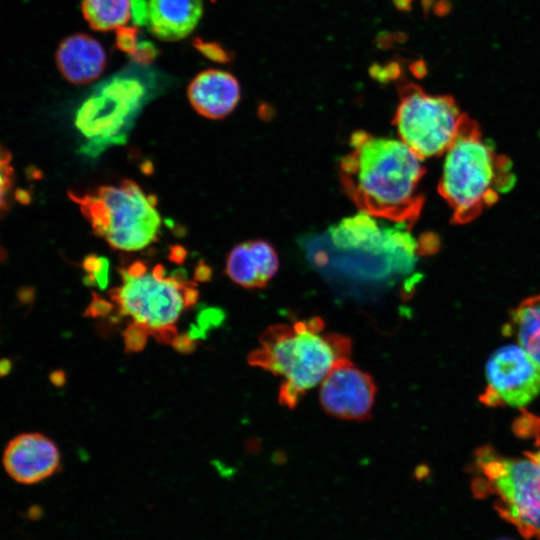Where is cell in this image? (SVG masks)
<instances>
[{
  "label": "cell",
  "mask_w": 540,
  "mask_h": 540,
  "mask_svg": "<svg viewBox=\"0 0 540 540\" xmlns=\"http://www.w3.org/2000/svg\"><path fill=\"white\" fill-rule=\"evenodd\" d=\"M188 99L200 115L208 119H222L237 106L240 100V86L230 73L208 69L199 73L190 82Z\"/></svg>",
  "instance_id": "12"
},
{
  "label": "cell",
  "mask_w": 540,
  "mask_h": 540,
  "mask_svg": "<svg viewBox=\"0 0 540 540\" xmlns=\"http://www.w3.org/2000/svg\"><path fill=\"white\" fill-rule=\"evenodd\" d=\"M202 13L201 0H149L148 27L157 38L176 41L193 31Z\"/></svg>",
  "instance_id": "15"
},
{
  "label": "cell",
  "mask_w": 540,
  "mask_h": 540,
  "mask_svg": "<svg viewBox=\"0 0 540 540\" xmlns=\"http://www.w3.org/2000/svg\"><path fill=\"white\" fill-rule=\"evenodd\" d=\"M68 195L80 206L93 232L112 248L137 251L157 239L161 219L156 198L145 194L133 180L101 186L91 193L70 191Z\"/></svg>",
  "instance_id": "6"
},
{
  "label": "cell",
  "mask_w": 540,
  "mask_h": 540,
  "mask_svg": "<svg viewBox=\"0 0 540 540\" xmlns=\"http://www.w3.org/2000/svg\"><path fill=\"white\" fill-rule=\"evenodd\" d=\"M501 540H507V539H501Z\"/></svg>",
  "instance_id": "37"
},
{
  "label": "cell",
  "mask_w": 540,
  "mask_h": 540,
  "mask_svg": "<svg viewBox=\"0 0 540 540\" xmlns=\"http://www.w3.org/2000/svg\"><path fill=\"white\" fill-rule=\"evenodd\" d=\"M172 346L181 353H189L195 350L196 344L195 341L188 336V334H183L176 336L172 342Z\"/></svg>",
  "instance_id": "27"
},
{
  "label": "cell",
  "mask_w": 540,
  "mask_h": 540,
  "mask_svg": "<svg viewBox=\"0 0 540 540\" xmlns=\"http://www.w3.org/2000/svg\"><path fill=\"white\" fill-rule=\"evenodd\" d=\"M130 17L135 26L148 24L149 20V1L130 0Z\"/></svg>",
  "instance_id": "25"
},
{
  "label": "cell",
  "mask_w": 540,
  "mask_h": 540,
  "mask_svg": "<svg viewBox=\"0 0 540 540\" xmlns=\"http://www.w3.org/2000/svg\"><path fill=\"white\" fill-rule=\"evenodd\" d=\"M422 160L400 139L357 132L341 160L342 184L361 211L398 223L413 221L423 197Z\"/></svg>",
  "instance_id": "1"
},
{
  "label": "cell",
  "mask_w": 540,
  "mask_h": 540,
  "mask_svg": "<svg viewBox=\"0 0 540 540\" xmlns=\"http://www.w3.org/2000/svg\"><path fill=\"white\" fill-rule=\"evenodd\" d=\"M114 305L109 303L106 299L93 293V299L88 308L85 311V316L89 317H103L108 315L113 309Z\"/></svg>",
  "instance_id": "26"
},
{
  "label": "cell",
  "mask_w": 540,
  "mask_h": 540,
  "mask_svg": "<svg viewBox=\"0 0 540 540\" xmlns=\"http://www.w3.org/2000/svg\"><path fill=\"white\" fill-rule=\"evenodd\" d=\"M56 64L62 76L74 84L96 80L106 66L102 45L86 34L66 37L56 51Z\"/></svg>",
  "instance_id": "14"
},
{
  "label": "cell",
  "mask_w": 540,
  "mask_h": 540,
  "mask_svg": "<svg viewBox=\"0 0 540 540\" xmlns=\"http://www.w3.org/2000/svg\"><path fill=\"white\" fill-rule=\"evenodd\" d=\"M485 379L480 401L486 406L521 408L540 393V370L518 344L494 351L485 366Z\"/></svg>",
  "instance_id": "9"
},
{
  "label": "cell",
  "mask_w": 540,
  "mask_h": 540,
  "mask_svg": "<svg viewBox=\"0 0 540 540\" xmlns=\"http://www.w3.org/2000/svg\"><path fill=\"white\" fill-rule=\"evenodd\" d=\"M399 96L393 120L399 139L421 159L444 154L468 121L454 99L414 83H402Z\"/></svg>",
  "instance_id": "7"
},
{
  "label": "cell",
  "mask_w": 540,
  "mask_h": 540,
  "mask_svg": "<svg viewBox=\"0 0 540 540\" xmlns=\"http://www.w3.org/2000/svg\"><path fill=\"white\" fill-rule=\"evenodd\" d=\"M81 7L85 20L97 31L117 29L130 18V0H82Z\"/></svg>",
  "instance_id": "17"
},
{
  "label": "cell",
  "mask_w": 540,
  "mask_h": 540,
  "mask_svg": "<svg viewBox=\"0 0 540 540\" xmlns=\"http://www.w3.org/2000/svg\"><path fill=\"white\" fill-rule=\"evenodd\" d=\"M394 42H396L395 33L389 32H380L375 39V43L380 49L390 48Z\"/></svg>",
  "instance_id": "29"
},
{
  "label": "cell",
  "mask_w": 540,
  "mask_h": 540,
  "mask_svg": "<svg viewBox=\"0 0 540 540\" xmlns=\"http://www.w3.org/2000/svg\"><path fill=\"white\" fill-rule=\"evenodd\" d=\"M412 0H393L395 7L400 11H410Z\"/></svg>",
  "instance_id": "36"
},
{
  "label": "cell",
  "mask_w": 540,
  "mask_h": 540,
  "mask_svg": "<svg viewBox=\"0 0 540 540\" xmlns=\"http://www.w3.org/2000/svg\"><path fill=\"white\" fill-rule=\"evenodd\" d=\"M83 269L86 272L84 283L89 286H97L101 289L108 284L109 263L104 257L89 255L83 261Z\"/></svg>",
  "instance_id": "19"
},
{
  "label": "cell",
  "mask_w": 540,
  "mask_h": 540,
  "mask_svg": "<svg viewBox=\"0 0 540 540\" xmlns=\"http://www.w3.org/2000/svg\"><path fill=\"white\" fill-rule=\"evenodd\" d=\"M518 345L540 370V295L522 301L512 314Z\"/></svg>",
  "instance_id": "16"
},
{
  "label": "cell",
  "mask_w": 540,
  "mask_h": 540,
  "mask_svg": "<svg viewBox=\"0 0 540 540\" xmlns=\"http://www.w3.org/2000/svg\"><path fill=\"white\" fill-rule=\"evenodd\" d=\"M324 329L319 317L274 324L262 332L260 346L249 353V365L284 378L278 395L281 405L295 408L307 390L322 382L335 366L350 360V339Z\"/></svg>",
  "instance_id": "2"
},
{
  "label": "cell",
  "mask_w": 540,
  "mask_h": 540,
  "mask_svg": "<svg viewBox=\"0 0 540 540\" xmlns=\"http://www.w3.org/2000/svg\"><path fill=\"white\" fill-rule=\"evenodd\" d=\"M137 35L138 29L137 26H120L116 29V46L126 52L131 54L137 46Z\"/></svg>",
  "instance_id": "23"
},
{
  "label": "cell",
  "mask_w": 540,
  "mask_h": 540,
  "mask_svg": "<svg viewBox=\"0 0 540 540\" xmlns=\"http://www.w3.org/2000/svg\"><path fill=\"white\" fill-rule=\"evenodd\" d=\"M444 155L439 191L456 222L470 221L513 184L508 160L469 120Z\"/></svg>",
  "instance_id": "3"
},
{
  "label": "cell",
  "mask_w": 540,
  "mask_h": 540,
  "mask_svg": "<svg viewBox=\"0 0 540 540\" xmlns=\"http://www.w3.org/2000/svg\"><path fill=\"white\" fill-rule=\"evenodd\" d=\"M3 466L15 482L32 485L59 471L61 457L58 447L47 436L37 432L22 433L7 444Z\"/></svg>",
  "instance_id": "11"
},
{
  "label": "cell",
  "mask_w": 540,
  "mask_h": 540,
  "mask_svg": "<svg viewBox=\"0 0 540 540\" xmlns=\"http://www.w3.org/2000/svg\"><path fill=\"white\" fill-rule=\"evenodd\" d=\"M147 97L146 86L135 77L116 76L102 83L76 112V128L87 138L82 152L96 156L124 143Z\"/></svg>",
  "instance_id": "8"
},
{
  "label": "cell",
  "mask_w": 540,
  "mask_h": 540,
  "mask_svg": "<svg viewBox=\"0 0 540 540\" xmlns=\"http://www.w3.org/2000/svg\"><path fill=\"white\" fill-rule=\"evenodd\" d=\"M12 369V362L10 359H0V378L8 375Z\"/></svg>",
  "instance_id": "34"
},
{
  "label": "cell",
  "mask_w": 540,
  "mask_h": 540,
  "mask_svg": "<svg viewBox=\"0 0 540 540\" xmlns=\"http://www.w3.org/2000/svg\"><path fill=\"white\" fill-rule=\"evenodd\" d=\"M193 46L201 54L211 61L217 63H228L231 60V56L219 43L217 42H208L200 38H195L193 40Z\"/></svg>",
  "instance_id": "22"
},
{
  "label": "cell",
  "mask_w": 540,
  "mask_h": 540,
  "mask_svg": "<svg viewBox=\"0 0 540 540\" xmlns=\"http://www.w3.org/2000/svg\"><path fill=\"white\" fill-rule=\"evenodd\" d=\"M157 55L158 50L154 44L149 41H140L131 53V58L137 64L147 65L153 62Z\"/></svg>",
  "instance_id": "24"
},
{
  "label": "cell",
  "mask_w": 540,
  "mask_h": 540,
  "mask_svg": "<svg viewBox=\"0 0 540 540\" xmlns=\"http://www.w3.org/2000/svg\"><path fill=\"white\" fill-rule=\"evenodd\" d=\"M14 198L22 203V204H29L30 201H31V195L29 193V191L25 190V189H17L15 190L14 192Z\"/></svg>",
  "instance_id": "32"
},
{
  "label": "cell",
  "mask_w": 540,
  "mask_h": 540,
  "mask_svg": "<svg viewBox=\"0 0 540 540\" xmlns=\"http://www.w3.org/2000/svg\"><path fill=\"white\" fill-rule=\"evenodd\" d=\"M148 330L141 324L133 321L128 324L123 332L125 352H139L147 342Z\"/></svg>",
  "instance_id": "21"
},
{
  "label": "cell",
  "mask_w": 540,
  "mask_h": 540,
  "mask_svg": "<svg viewBox=\"0 0 540 540\" xmlns=\"http://www.w3.org/2000/svg\"><path fill=\"white\" fill-rule=\"evenodd\" d=\"M514 431L531 445L532 449L525 451V455L540 464V417L523 412L516 419Z\"/></svg>",
  "instance_id": "18"
},
{
  "label": "cell",
  "mask_w": 540,
  "mask_h": 540,
  "mask_svg": "<svg viewBox=\"0 0 540 540\" xmlns=\"http://www.w3.org/2000/svg\"><path fill=\"white\" fill-rule=\"evenodd\" d=\"M376 392L373 378L348 360L335 366L323 379L319 399L329 415L363 421L371 417Z\"/></svg>",
  "instance_id": "10"
},
{
  "label": "cell",
  "mask_w": 540,
  "mask_h": 540,
  "mask_svg": "<svg viewBox=\"0 0 540 540\" xmlns=\"http://www.w3.org/2000/svg\"><path fill=\"white\" fill-rule=\"evenodd\" d=\"M11 161V153L0 143V216L4 214L9 205L14 177Z\"/></svg>",
  "instance_id": "20"
},
{
  "label": "cell",
  "mask_w": 540,
  "mask_h": 540,
  "mask_svg": "<svg viewBox=\"0 0 540 540\" xmlns=\"http://www.w3.org/2000/svg\"><path fill=\"white\" fill-rule=\"evenodd\" d=\"M119 274L122 284L109 292L118 313L143 325L157 341L171 343L181 313L198 300L196 284L182 270L168 276L161 264L149 270L140 260L120 267Z\"/></svg>",
  "instance_id": "4"
},
{
  "label": "cell",
  "mask_w": 540,
  "mask_h": 540,
  "mask_svg": "<svg viewBox=\"0 0 540 540\" xmlns=\"http://www.w3.org/2000/svg\"><path fill=\"white\" fill-rule=\"evenodd\" d=\"M278 268L279 258L273 246L264 240H253L230 251L225 271L236 284L253 289L266 286Z\"/></svg>",
  "instance_id": "13"
},
{
  "label": "cell",
  "mask_w": 540,
  "mask_h": 540,
  "mask_svg": "<svg viewBox=\"0 0 540 540\" xmlns=\"http://www.w3.org/2000/svg\"><path fill=\"white\" fill-rule=\"evenodd\" d=\"M387 81L396 80L401 76L402 68L399 62L396 60L389 61L384 66Z\"/></svg>",
  "instance_id": "28"
},
{
  "label": "cell",
  "mask_w": 540,
  "mask_h": 540,
  "mask_svg": "<svg viewBox=\"0 0 540 540\" xmlns=\"http://www.w3.org/2000/svg\"><path fill=\"white\" fill-rule=\"evenodd\" d=\"M409 69L416 78H422L427 72L425 62L420 59L412 62Z\"/></svg>",
  "instance_id": "30"
},
{
  "label": "cell",
  "mask_w": 540,
  "mask_h": 540,
  "mask_svg": "<svg viewBox=\"0 0 540 540\" xmlns=\"http://www.w3.org/2000/svg\"><path fill=\"white\" fill-rule=\"evenodd\" d=\"M472 491L494 498V509L525 538L540 540V464L528 456L513 458L490 447L476 450Z\"/></svg>",
  "instance_id": "5"
},
{
  "label": "cell",
  "mask_w": 540,
  "mask_h": 540,
  "mask_svg": "<svg viewBox=\"0 0 540 540\" xmlns=\"http://www.w3.org/2000/svg\"><path fill=\"white\" fill-rule=\"evenodd\" d=\"M211 277V269L204 264L198 265L195 271V280L197 281H207Z\"/></svg>",
  "instance_id": "31"
},
{
  "label": "cell",
  "mask_w": 540,
  "mask_h": 540,
  "mask_svg": "<svg viewBox=\"0 0 540 540\" xmlns=\"http://www.w3.org/2000/svg\"><path fill=\"white\" fill-rule=\"evenodd\" d=\"M50 380L55 386H62L65 383V374L61 370H56L51 373Z\"/></svg>",
  "instance_id": "33"
},
{
  "label": "cell",
  "mask_w": 540,
  "mask_h": 540,
  "mask_svg": "<svg viewBox=\"0 0 540 540\" xmlns=\"http://www.w3.org/2000/svg\"><path fill=\"white\" fill-rule=\"evenodd\" d=\"M171 259L180 263L185 258V250L182 247H174L172 250Z\"/></svg>",
  "instance_id": "35"
}]
</instances>
